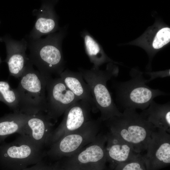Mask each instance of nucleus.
Masks as SVG:
<instances>
[{"label": "nucleus", "mask_w": 170, "mask_h": 170, "mask_svg": "<svg viewBox=\"0 0 170 170\" xmlns=\"http://www.w3.org/2000/svg\"><path fill=\"white\" fill-rule=\"evenodd\" d=\"M79 71L89 86L97 108L100 112V120L103 122L121 116L122 113L115 103L107 86L108 81L117 76V67L110 63L104 71L93 68L89 70L80 68Z\"/></svg>", "instance_id": "20e7f679"}, {"label": "nucleus", "mask_w": 170, "mask_h": 170, "mask_svg": "<svg viewBox=\"0 0 170 170\" xmlns=\"http://www.w3.org/2000/svg\"><path fill=\"white\" fill-rule=\"evenodd\" d=\"M105 150L109 168L113 170L119 164L135 158L140 154L135 152L132 146L109 131L106 134Z\"/></svg>", "instance_id": "4468645a"}, {"label": "nucleus", "mask_w": 170, "mask_h": 170, "mask_svg": "<svg viewBox=\"0 0 170 170\" xmlns=\"http://www.w3.org/2000/svg\"><path fill=\"white\" fill-rule=\"evenodd\" d=\"M52 170H69L65 167L60 160L56 161L52 164Z\"/></svg>", "instance_id": "b1692460"}, {"label": "nucleus", "mask_w": 170, "mask_h": 170, "mask_svg": "<svg viewBox=\"0 0 170 170\" xmlns=\"http://www.w3.org/2000/svg\"><path fill=\"white\" fill-rule=\"evenodd\" d=\"M60 77L67 87L80 100H85L90 105L92 111H99L92 97L88 85L84 81L81 74L68 69L64 70Z\"/></svg>", "instance_id": "dca6fc26"}, {"label": "nucleus", "mask_w": 170, "mask_h": 170, "mask_svg": "<svg viewBox=\"0 0 170 170\" xmlns=\"http://www.w3.org/2000/svg\"><path fill=\"white\" fill-rule=\"evenodd\" d=\"M30 62L15 88L19 97V112L29 115L47 111L46 87L48 79Z\"/></svg>", "instance_id": "39448f33"}, {"label": "nucleus", "mask_w": 170, "mask_h": 170, "mask_svg": "<svg viewBox=\"0 0 170 170\" xmlns=\"http://www.w3.org/2000/svg\"><path fill=\"white\" fill-rule=\"evenodd\" d=\"M46 150L27 135L0 145V167L3 170H21L35 165L46 157Z\"/></svg>", "instance_id": "423d86ee"}, {"label": "nucleus", "mask_w": 170, "mask_h": 170, "mask_svg": "<svg viewBox=\"0 0 170 170\" xmlns=\"http://www.w3.org/2000/svg\"><path fill=\"white\" fill-rule=\"evenodd\" d=\"M146 74L150 76V78L147 79L148 83L152 80L157 78H163L169 77L170 76V70L156 72H146Z\"/></svg>", "instance_id": "5701e85b"}, {"label": "nucleus", "mask_w": 170, "mask_h": 170, "mask_svg": "<svg viewBox=\"0 0 170 170\" xmlns=\"http://www.w3.org/2000/svg\"><path fill=\"white\" fill-rule=\"evenodd\" d=\"M43 159L36 164L33 165L31 167H27L21 170H38L42 164Z\"/></svg>", "instance_id": "a878e982"}, {"label": "nucleus", "mask_w": 170, "mask_h": 170, "mask_svg": "<svg viewBox=\"0 0 170 170\" xmlns=\"http://www.w3.org/2000/svg\"><path fill=\"white\" fill-rule=\"evenodd\" d=\"M83 39L86 53L94 65L93 68L99 69L103 64L112 61L105 54L102 47L93 37L86 30L81 32Z\"/></svg>", "instance_id": "6ab92c4d"}, {"label": "nucleus", "mask_w": 170, "mask_h": 170, "mask_svg": "<svg viewBox=\"0 0 170 170\" xmlns=\"http://www.w3.org/2000/svg\"><path fill=\"white\" fill-rule=\"evenodd\" d=\"M0 101L8 105L14 113H20L18 94L7 81H0Z\"/></svg>", "instance_id": "aec40b11"}, {"label": "nucleus", "mask_w": 170, "mask_h": 170, "mask_svg": "<svg viewBox=\"0 0 170 170\" xmlns=\"http://www.w3.org/2000/svg\"><path fill=\"white\" fill-rule=\"evenodd\" d=\"M0 42H4L5 45L7 56L4 61L7 64L9 75L20 78L30 62L26 54L27 39L23 38L17 40L6 35L0 37Z\"/></svg>", "instance_id": "ddd939ff"}, {"label": "nucleus", "mask_w": 170, "mask_h": 170, "mask_svg": "<svg viewBox=\"0 0 170 170\" xmlns=\"http://www.w3.org/2000/svg\"><path fill=\"white\" fill-rule=\"evenodd\" d=\"M91 111L90 105L85 100H80L73 104L65 110L61 122L52 133L48 146L83 126L91 119Z\"/></svg>", "instance_id": "9d476101"}, {"label": "nucleus", "mask_w": 170, "mask_h": 170, "mask_svg": "<svg viewBox=\"0 0 170 170\" xmlns=\"http://www.w3.org/2000/svg\"><path fill=\"white\" fill-rule=\"evenodd\" d=\"M150 45L155 49H160L170 41V28L163 27L158 29L153 36Z\"/></svg>", "instance_id": "412c9836"}, {"label": "nucleus", "mask_w": 170, "mask_h": 170, "mask_svg": "<svg viewBox=\"0 0 170 170\" xmlns=\"http://www.w3.org/2000/svg\"><path fill=\"white\" fill-rule=\"evenodd\" d=\"M46 114L40 112L30 115L26 125L28 135L36 144L44 148L48 146L49 139L54 130V124Z\"/></svg>", "instance_id": "2eb2a0df"}, {"label": "nucleus", "mask_w": 170, "mask_h": 170, "mask_svg": "<svg viewBox=\"0 0 170 170\" xmlns=\"http://www.w3.org/2000/svg\"><path fill=\"white\" fill-rule=\"evenodd\" d=\"M0 24H1V21H0ZM2 60H1V58L0 57V64L2 63Z\"/></svg>", "instance_id": "bb28decb"}, {"label": "nucleus", "mask_w": 170, "mask_h": 170, "mask_svg": "<svg viewBox=\"0 0 170 170\" xmlns=\"http://www.w3.org/2000/svg\"><path fill=\"white\" fill-rule=\"evenodd\" d=\"M110 131L130 144L137 153L146 150L156 128L135 110H124L120 116L104 122Z\"/></svg>", "instance_id": "f03ea898"}, {"label": "nucleus", "mask_w": 170, "mask_h": 170, "mask_svg": "<svg viewBox=\"0 0 170 170\" xmlns=\"http://www.w3.org/2000/svg\"><path fill=\"white\" fill-rule=\"evenodd\" d=\"M113 170H146L142 156L118 164Z\"/></svg>", "instance_id": "4be33fe9"}, {"label": "nucleus", "mask_w": 170, "mask_h": 170, "mask_svg": "<svg viewBox=\"0 0 170 170\" xmlns=\"http://www.w3.org/2000/svg\"><path fill=\"white\" fill-rule=\"evenodd\" d=\"M58 1L43 0L39 9L33 11L32 14L36 16V19L27 39H37L60 30L61 27L59 25V17L54 9Z\"/></svg>", "instance_id": "f8f14e48"}, {"label": "nucleus", "mask_w": 170, "mask_h": 170, "mask_svg": "<svg viewBox=\"0 0 170 170\" xmlns=\"http://www.w3.org/2000/svg\"><path fill=\"white\" fill-rule=\"evenodd\" d=\"M65 26L58 31L48 35L45 38L27 39L30 53L29 61L38 71L48 78L53 75H60L65 65L62 50V44L67 29Z\"/></svg>", "instance_id": "f257e3e1"}, {"label": "nucleus", "mask_w": 170, "mask_h": 170, "mask_svg": "<svg viewBox=\"0 0 170 170\" xmlns=\"http://www.w3.org/2000/svg\"><path fill=\"white\" fill-rule=\"evenodd\" d=\"M146 154L142 158L146 170H159L170 163V135L156 128L152 134Z\"/></svg>", "instance_id": "9b49d317"}, {"label": "nucleus", "mask_w": 170, "mask_h": 170, "mask_svg": "<svg viewBox=\"0 0 170 170\" xmlns=\"http://www.w3.org/2000/svg\"><path fill=\"white\" fill-rule=\"evenodd\" d=\"M30 115L20 113L7 114L0 117V143L11 134L28 135L26 125Z\"/></svg>", "instance_id": "a211bd4d"}, {"label": "nucleus", "mask_w": 170, "mask_h": 170, "mask_svg": "<svg viewBox=\"0 0 170 170\" xmlns=\"http://www.w3.org/2000/svg\"><path fill=\"white\" fill-rule=\"evenodd\" d=\"M52 163L43 159L42 164L38 170H52Z\"/></svg>", "instance_id": "393cba45"}, {"label": "nucleus", "mask_w": 170, "mask_h": 170, "mask_svg": "<svg viewBox=\"0 0 170 170\" xmlns=\"http://www.w3.org/2000/svg\"><path fill=\"white\" fill-rule=\"evenodd\" d=\"M102 170H110V169L109 168V169H108V168H105V169H103Z\"/></svg>", "instance_id": "cd10ccee"}, {"label": "nucleus", "mask_w": 170, "mask_h": 170, "mask_svg": "<svg viewBox=\"0 0 170 170\" xmlns=\"http://www.w3.org/2000/svg\"><path fill=\"white\" fill-rule=\"evenodd\" d=\"M156 128L170 133V103L161 104L153 100L149 106L140 113Z\"/></svg>", "instance_id": "f3484780"}, {"label": "nucleus", "mask_w": 170, "mask_h": 170, "mask_svg": "<svg viewBox=\"0 0 170 170\" xmlns=\"http://www.w3.org/2000/svg\"><path fill=\"white\" fill-rule=\"evenodd\" d=\"M106 134L99 132L95 139L72 156L59 160L69 170H102L106 168Z\"/></svg>", "instance_id": "6e6552de"}, {"label": "nucleus", "mask_w": 170, "mask_h": 170, "mask_svg": "<svg viewBox=\"0 0 170 170\" xmlns=\"http://www.w3.org/2000/svg\"><path fill=\"white\" fill-rule=\"evenodd\" d=\"M102 122L99 118L91 119L81 128L65 135L49 146L46 156L56 161L74 155L95 139Z\"/></svg>", "instance_id": "0eeeda50"}, {"label": "nucleus", "mask_w": 170, "mask_h": 170, "mask_svg": "<svg viewBox=\"0 0 170 170\" xmlns=\"http://www.w3.org/2000/svg\"><path fill=\"white\" fill-rule=\"evenodd\" d=\"M130 79L125 82H114L112 88L116 103L124 110L147 109L154 99L167 94L158 89L150 88L146 85L147 79L141 71L133 69L130 72Z\"/></svg>", "instance_id": "7ed1b4c3"}, {"label": "nucleus", "mask_w": 170, "mask_h": 170, "mask_svg": "<svg viewBox=\"0 0 170 170\" xmlns=\"http://www.w3.org/2000/svg\"><path fill=\"white\" fill-rule=\"evenodd\" d=\"M47 111L51 120L56 122L58 118L73 104L80 100L67 87L60 78H49L46 87Z\"/></svg>", "instance_id": "1a4fd4ad"}]
</instances>
